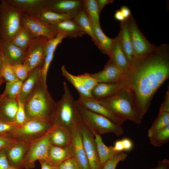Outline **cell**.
I'll return each instance as SVG.
<instances>
[{"label": "cell", "instance_id": "cell-1", "mask_svg": "<svg viewBox=\"0 0 169 169\" xmlns=\"http://www.w3.org/2000/svg\"><path fill=\"white\" fill-rule=\"evenodd\" d=\"M169 77L168 54L157 49L134 58L121 82L132 98L135 110L142 120L156 92Z\"/></svg>", "mask_w": 169, "mask_h": 169}, {"label": "cell", "instance_id": "cell-2", "mask_svg": "<svg viewBox=\"0 0 169 169\" xmlns=\"http://www.w3.org/2000/svg\"><path fill=\"white\" fill-rule=\"evenodd\" d=\"M56 105V102L48 91L47 84L43 81L41 74L33 91L24 103L26 118L52 123Z\"/></svg>", "mask_w": 169, "mask_h": 169}, {"label": "cell", "instance_id": "cell-3", "mask_svg": "<svg viewBox=\"0 0 169 169\" xmlns=\"http://www.w3.org/2000/svg\"><path fill=\"white\" fill-rule=\"evenodd\" d=\"M64 94L56 102L52 120L54 125L72 131L80 125L82 120L76 102L66 83H63Z\"/></svg>", "mask_w": 169, "mask_h": 169}, {"label": "cell", "instance_id": "cell-4", "mask_svg": "<svg viewBox=\"0 0 169 169\" xmlns=\"http://www.w3.org/2000/svg\"><path fill=\"white\" fill-rule=\"evenodd\" d=\"M97 100L115 115L138 124L141 123V120L136 112L131 95L124 87L109 97Z\"/></svg>", "mask_w": 169, "mask_h": 169}, {"label": "cell", "instance_id": "cell-5", "mask_svg": "<svg viewBox=\"0 0 169 169\" xmlns=\"http://www.w3.org/2000/svg\"><path fill=\"white\" fill-rule=\"evenodd\" d=\"M53 126L52 123L46 121L27 120L23 124L17 125L8 132L1 135L13 141L32 142L44 136Z\"/></svg>", "mask_w": 169, "mask_h": 169}, {"label": "cell", "instance_id": "cell-6", "mask_svg": "<svg viewBox=\"0 0 169 169\" xmlns=\"http://www.w3.org/2000/svg\"><path fill=\"white\" fill-rule=\"evenodd\" d=\"M81 120L86 127L95 136L111 133L117 136L123 134L121 126L118 125L107 118L90 111L76 102Z\"/></svg>", "mask_w": 169, "mask_h": 169}, {"label": "cell", "instance_id": "cell-7", "mask_svg": "<svg viewBox=\"0 0 169 169\" xmlns=\"http://www.w3.org/2000/svg\"><path fill=\"white\" fill-rule=\"evenodd\" d=\"M21 12L3 0L0 4V43L11 41L22 28Z\"/></svg>", "mask_w": 169, "mask_h": 169}, {"label": "cell", "instance_id": "cell-8", "mask_svg": "<svg viewBox=\"0 0 169 169\" xmlns=\"http://www.w3.org/2000/svg\"><path fill=\"white\" fill-rule=\"evenodd\" d=\"M21 20L22 26L27 30L32 38L42 37L52 39L58 33L50 25L37 16L22 13Z\"/></svg>", "mask_w": 169, "mask_h": 169}, {"label": "cell", "instance_id": "cell-9", "mask_svg": "<svg viewBox=\"0 0 169 169\" xmlns=\"http://www.w3.org/2000/svg\"><path fill=\"white\" fill-rule=\"evenodd\" d=\"M50 39L42 37L32 38L26 51L23 64L28 68L29 73L43 66L45 57L46 46Z\"/></svg>", "mask_w": 169, "mask_h": 169}, {"label": "cell", "instance_id": "cell-10", "mask_svg": "<svg viewBox=\"0 0 169 169\" xmlns=\"http://www.w3.org/2000/svg\"><path fill=\"white\" fill-rule=\"evenodd\" d=\"M49 131L41 138L31 143L24 158L23 168H33L36 161L47 160L50 145Z\"/></svg>", "mask_w": 169, "mask_h": 169}, {"label": "cell", "instance_id": "cell-11", "mask_svg": "<svg viewBox=\"0 0 169 169\" xmlns=\"http://www.w3.org/2000/svg\"><path fill=\"white\" fill-rule=\"evenodd\" d=\"M128 23L134 58L144 56L157 49L146 39L133 19Z\"/></svg>", "mask_w": 169, "mask_h": 169}, {"label": "cell", "instance_id": "cell-12", "mask_svg": "<svg viewBox=\"0 0 169 169\" xmlns=\"http://www.w3.org/2000/svg\"><path fill=\"white\" fill-rule=\"evenodd\" d=\"M83 143L90 169H101L95 136L82 121L80 125Z\"/></svg>", "mask_w": 169, "mask_h": 169}, {"label": "cell", "instance_id": "cell-13", "mask_svg": "<svg viewBox=\"0 0 169 169\" xmlns=\"http://www.w3.org/2000/svg\"><path fill=\"white\" fill-rule=\"evenodd\" d=\"M127 71L118 66L110 59L103 69L90 74L98 83H116L121 82Z\"/></svg>", "mask_w": 169, "mask_h": 169}, {"label": "cell", "instance_id": "cell-14", "mask_svg": "<svg viewBox=\"0 0 169 169\" xmlns=\"http://www.w3.org/2000/svg\"><path fill=\"white\" fill-rule=\"evenodd\" d=\"M32 142L14 141L5 150L10 167L15 169L23 168L24 158Z\"/></svg>", "mask_w": 169, "mask_h": 169}, {"label": "cell", "instance_id": "cell-15", "mask_svg": "<svg viewBox=\"0 0 169 169\" xmlns=\"http://www.w3.org/2000/svg\"><path fill=\"white\" fill-rule=\"evenodd\" d=\"M76 101L77 104L85 109L107 118L118 125L121 126L126 120L115 115L93 98L79 96Z\"/></svg>", "mask_w": 169, "mask_h": 169}, {"label": "cell", "instance_id": "cell-16", "mask_svg": "<svg viewBox=\"0 0 169 169\" xmlns=\"http://www.w3.org/2000/svg\"><path fill=\"white\" fill-rule=\"evenodd\" d=\"M83 8V0H48L46 9L75 16Z\"/></svg>", "mask_w": 169, "mask_h": 169}, {"label": "cell", "instance_id": "cell-17", "mask_svg": "<svg viewBox=\"0 0 169 169\" xmlns=\"http://www.w3.org/2000/svg\"><path fill=\"white\" fill-rule=\"evenodd\" d=\"M74 156V149L72 142L64 147L50 144L47 159L44 161L50 165L58 166L63 162Z\"/></svg>", "mask_w": 169, "mask_h": 169}, {"label": "cell", "instance_id": "cell-18", "mask_svg": "<svg viewBox=\"0 0 169 169\" xmlns=\"http://www.w3.org/2000/svg\"><path fill=\"white\" fill-rule=\"evenodd\" d=\"M22 13L37 16L46 9L48 0H6Z\"/></svg>", "mask_w": 169, "mask_h": 169}, {"label": "cell", "instance_id": "cell-19", "mask_svg": "<svg viewBox=\"0 0 169 169\" xmlns=\"http://www.w3.org/2000/svg\"><path fill=\"white\" fill-rule=\"evenodd\" d=\"M80 125L71 131L72 142L74 149V156L82 169H90L83 143Z\"/></svg>", "mask_w": 169, "mask_h": 169}, {"label": "cell", "instance_id": "cell-20", "mask_svg": "<svg viewBox=\"0 0 169 169\" xmlns=\"http://www.w3.org/2000/svg\"><path fill=\"white\" fill-rule=\"evenodd\" d=\"M38 67L29 74L27 78L23 82L18 100L24 104L33 91L39 77L41 75V68Z\"/></svg>", "mask_w": 169, "mask_h": 169}, {"label": "cell", "instance_id": "cell-21", "mask_svg": "<svg viewBox=\"0 0 169 169\" xmlns=\"http://www.w3.org/2000/svg\"><path fill=\"white\" fill-rule=\"evenodd\" d=\"M3 57L11 65L23 64L26 52L14 45L11 41L0 43Z\"/></svg>", "mask_w": 169, "mask_h": 169}, {"label": "cell", "instance_id": "cell-22", "mask_svg": "<svg viewBox=\"0 0 169 169\" xmlns=\"http://www.w3.org/2000/svg\"><path fill=\"white\" fill-rule=\"evenodd\" d=\"M50 25L58 33L63 34L66 38H76L86 34L73 19L64 20Z\"/></svg>", "mask_w": 169, "mask_h": 169}, {"label": "cell", "instance_id": "cell-23", "mask_svg": "<svg viewBox=\"0 0 169 169\" xmlns=\"http://www.w3.org/2000/svg\"><path fill=\"white\" fill-rule=\"evenodd\" d=\"M51 145L64 147L72 142L71 131L65 128L54 125L49 131Z\"/></svg>", "mask_w": 169, "mask_h": 169}, {"label": "cell", "instance_id": "cell-24", "mask_svg": "<svg viewBox=\"0 0 169 169\" xmlns=\"http://www.w3.org/2000/svg\"><path fill=\"white\" fill-rule=\"evenodd\" d=\"M123 87L121 82L116 83H98L91 93L94 99L98 100L109 97Z\"/></svg>", "mask_w": 169, "mask_h": 169}, {"label": "cell", "instance_id": "cell-25", "mask_svg": "<svg viewBox=\"0 0 169 169\" xmlns=\"http://www.w3.org/2000/svg\"><path fill=\"white\" fill-rule=\"evenodd\" d=\"M122 22L120 33L118 37L123 51L130 64L133 61L134 57L128 23L125 21Z\"/></svg>", "mask_w": 169, "mask_h": 169}, {"label": "cell", "instance_id": "cell-26", "mask_svg": "<svg viewBox=\"0 0 169 169\" xmlns=\"http://www.w3.org/2000/svg\"><path fill=\"white\" fill-rule=\"evenodd\" d=\"M18 104V99L0 102V121L8 123L15 122Z\"/></svg>", "mask_w": 169, "mask_h": 169}, {"label": "cell", "instance_id": "cell-27", "mask_svg": "<svg viewBox=\"0 0 169 169\" xmlns=\"http://www.w3.org/2000/svg\"><path fill=\"white\" fill-rule=\"evenodd\" d=\"M73 20L90 37L95 44L100 49V46L93 31L90 20L83 8L74 17Z\"/></svg>", "mask_w": 169, "mask_h": 169}, {"label": "cell", "instance_id": "cell-28", "mask_svg": "<svg viewBox=\"0 0 169 169\" xmlns=\"http://www.w3.org/2000/svg\"><path fill=\"white\" fill-rule=\"evenodd\" d=\"M110 59L118 66L128 70L130 64L128 61L120 45L118 37L114 39Z\"/></svg>", "mask_w": 169, "mask_h": 169}, {"label": "cell", "instance_id": "cell-29", "mask_svg": "<svg viewBox=\"0 0 169 169\" xmlns=\"http://www.w3.org/2000/svg\"><path fill=\"white\" fill-rule=\"evenodd\" d=\"M90 20L94 33L100 44V50L102 53L107 54L110 57L114 39L110 38L107 36L102 30L100 26L97 25L91 19Z\"/></svg>", "mask_w": 169, "mask_h": 169}, {"label": "cell", "instance_id": "cell-30", "mask_svg": "<svg viewBox=\"0 0 169 169\" xmlns=\"http://www.w3.org/2000/svg\"><path fill=\"white\" fill-rule=\"evenodd\" d=\"M95 140L99 157L100 165L102 168L105 163L119 152L115 151L113 146H107L104 143L100 135L95 136Z\"/></svg>", "mask_w": 169, "mask_h": 169}, {"label": "cell", "instance_id": "cell-31", "mask_svg": "<svg viewBox=\"0 0 169 169\" xmlns=\"http://www.w3.org/2000/svg\"><path fill=\"white\" fill-rule=\"evenodd\" d=\"M40 19L51 25L62 21L73 19L75 16L44 10L37 16Z\"/></svg>", "mask_w": 169, "mask_h": 169}, {"label": "cell", "instance_id": "cell-32", "mask_svg": "<svg viewBox=\"0 0 169 169\" xmlns=\"http://www.w3.org/2000/svg\"><path fill=\"white\" fill-rule=\"evenodd\" d=\"M23 82L19 79L6 82V87L3 94L0 95V102L5 100L18 99Z\"/></svg>", "mask_w": 169, "mask_h": 169}, {"label": "cell", "instance_id": "cell-33", "mask_svg": "<svg viewBox=\"0 0 169 169\" xmlns=\"http://www.w3.org/2000/svg\"><path fill=\"white\" fill-rule=\"evenodd\" d=\"M62 74L75 88L79 96L83 97L93 98L91 92L86 90L82 85L76 76L72 74L66 69L64 65L61 67Z\"/></svg>", "mask_w": 169, "mask_h": 169}, {"label": "cell", "instance_id": "cell-34", "mask_svg": "<svg viewBox=\"0 0 169 169\" xmlns=\"http://www.w3.org/2000/svg\"><path fill=\"white\" fill-rule=\"evenodd\" d=\"M83 9L89 18L100 26L99 12L97 0H84Z\"/></svg>", "mask_w": 169, "mask_h": 169}, {"label": "cell", "instance_id": "cell-35", "mask_svg": "<svg viewBox=\"0 0 169 169\" xmlns=\"http://www.w3.org/2000/svg\"><path fill=\"white\" fill-rule=\"evenodd\" d=\"M32 38L27 30L22 27L11 41L17 46L26 52Z\"/></svg>", "mask_w": 169, "mask_h": 169}, {"label": "cell", "instance_id": "cell-36", "mask_svg": "<svg viewBox=\"0 0 169 169\" xmlns=\"http://www.w3.org/2000/svg\"><path fill=\"white\" fill-rule=\"evenodd\" d=\"M169 125V112H159L158 115L149 129V138Z\"/></svg>", "mask_w": 169, "mask_h": 169}, {"label": "cell", "instance_id": "cell-37", "mask_svg": "<svg viewBox=\"0 0 169 169\" xmlns=\"http://www.w3.org/2000/svg\"><path fill=\"white\" fill-rule=\"evenodd\" d=\"M150 143L155 146H161L169 140V125L149 138Z\"/></svg>", "mask_w": 169, "mask_h": 169}, {"label": "cell", "instance_id": "cell-38", "mask_svg": "<svg viewBox=\"0 0 169 169\" xmlns=\"http://www.w3.org/2000/svg\"><path fill=\"white\" fill-rule=\"evenodd\" d=\"M0 76L3 78L6 82L14 81L18 79L12 68L11 65L9 64L4 57Z\"/></svg>", "mask_w": 169, "mask_h": 169}, {"label": "cell", "instance_id": "cell-39", "mask_svg": "<svg viewBox=\"0 0 169 169\" xmlns=\"http://www.w3.org/2000/svg\"><path fill=\"white\" fill-rule=\"evenodd\" d=\"M77 78L83 87L90 92L98 83L96 80L90 74H84L76 75Z\"/></svg>", "mask_w": 169, "mask_h": 169}, {"label": "cell", "instance_id": "cell-40", "mask_svg": "<svg viewBox=\"0 0 169 169\" xmlns=\"http://www.w3.org/2000/svg\"><path fill=\"white\" fill-rule=\"evenodd\" d=\"M127 156L123 151L120 152L106 161L101 169H115L118 164L125 160Z\"/></svg>", "mask_w": 169, "mask_h": 169}, {"label": "cell", "instance_id": "cell-41", "mask_svg": "<svg viewBox=\"0 0 169 169\" xmlns=\"http://www.w3.org/2000/svg\"><path fill=\"white\" fill-rule=\"evenodd\" d=\"M65 38L66 37L64 34L59 33L54 38L50 39L46 46L45 56L49 54L54 53L57 47L62 43V40Z\"/></svg>", "mask_w": 169, "mask_h": 169}, {"label": "cell", "instance_id": "cell-42", "mask_svg": "<svg viewBox=\"0 0 169 169\" xmlns=\"http://www.w3.org/2000/svg\"><path fill=\"white\" fill-rule=\"evenodd\" d=\"M12 68L18 79L23 82L27 77L29 70L23 64L11 65Z\"/></svg>", "mask_w": 169, "mask_h": 169}, {"label": "cell", "instance_id": "cell-43", "mask_svg": "<svg viewBox=\"0 0 169 169\" xmlns=\"http://www.w3.org/2000/svg\"><path fill=\"white\" fill-rule=\"evenodd\" d=\"M58 169H82L75 156L63 162L58 166Z\"/></svg>", "mask_w": 169, "mask_h": 169}, {"label": "cell", "instance_id": "cell-44", "mask_svg": "<svg viewBox=\"0 0 169 169\" xmlns=\"http://www.w3.org/2000/svg\"><path fill=\"white\" fill-rule=\"evenodd\" d=\"M54 54H49L45 56L44 63L41 68L42 78L43 81L46 84H47V77L48 69L53 59Z\"/></svg>", "mask_w": 169, "mask_h": 169}, {"label": "cell", "instance_id": "cell-45", "mask_svg": "<svg viewBox=\"0 0 169 169\" xmlns=\"http://www.w3.org/2000/svg\"><path fill=\"white\" fill-rule=\"evenodd\" d=\"M18 102V109L16 113L15 123L17 125L23 124L27 120L25 113L24 104Z\"/></svg>", "mask_w": 169, "mask_h": 169}, {"label": "cell", "instance_id": "cell-46", "mask_svg": "<svg viewBox=\"0 0 169 169\" xmlns=\"http://www.w3.org/2000/svg\"><path fill=\"white\" fill-rule=\"evenodd\" d=\"M17 125L15 122L8 123L0 121V135L7 133L13 129Z\"/></svg>", "mask_w": 169, "mask_h": 169}, {"label": "cell", "instance_id": "cell-47", "mask_svg": "<svg viewBox=\"0 0 169 169\" xmlns=\"http://www.w3.org/2000/svg\"><path fill=\"white\" fill-rule=\"evenodd\" d=\"M10 166L4 150L0 151V169H7Z\"/></svg>", "mask_w": 169, "mask_h": 169}, {"label": "cell", "instance_id": "cell-48", "mask_svg": "<svg viewBox=\"0 0 169 169\" xmlns=\"http://www.w3.org/2000/svg\"><path fill=\"white\" fill-rule=\"evenodd\" d=\"M13 142L9 139L0 135V151L4 150Z\"/></svg>", "mask_w": 169, "mask_h": 169}, {"label": "cell", "instance_id": "cell-49", "mask_svg": "<svg viewBox=\"0 0 169 169\" xmlns=\"http://www.w3.org/2000/svg\"><path fill=\"white\" fill-rule=\"evenodd\" d=\"M169 112V91H166L165 99L160 108L159 112Z\"/></svg>", "mask_w": 169, "mask_h": 169}, {"label": "cell", "instance_id": "cell-50", "mask_svg": "<svg viewBox=\"0 0 169 169\" xmlns=\"http://www.w3.org/2000/svg\"><path fill=\"white\" fill-rule=\"evenodd\" d=\"M123 147V150L125 151H130L133 147L132 141L127 138H125L121 140Z\"/></svg>", "mask_w": 169, "mask_h": 169}, {"label": "cell", "instance_id": "cell-51", "mask_svg": "<svg viewBox=\"0 0 169 169\" xmlns=\"http://www.w3.org/2000/svg\"><path fill=\"white\" fill-rule=\"evenodd\" d=\"M169 161L165 158L163 160L160 161L157 165L155 167L151 169H169Z\"/></svg>", "mask_w": 169, "mask_h": 169}, {"label": "cell", "instance_id": "cell-52", "mask_svg": "<svg viewBox=\"0 0 169 169\" xmlns=\"http://www.w3.org/2000/svg\"><path fill=\"white\" fill-rule=\"evenodd\" d=\"M100 13L106 4L112 3L113 1L111 0H97Z\"/></svg>", "mask_w": 169, "mask_h": 169}, {"label": "cell", "instance_id": "cell-53", "mask_svg": "<svg viewBox=\"0 0 169 169\" xmlns=\"http://www.w3.org/2000/svg\"><path fill=\"white\" fill-rule=\"evenodd\" d=\"M120 10L125 19H127L130 17L131 14L130 10L126 6H122Z\"/></svg>", "mask_w": 169, "mask_h": 169}, {"label": "cell", "instance_id": "cell-54", "mask_svg": "<svg viewBox=\"0 0 169 169\" xmlns=\"http://www.w3.org/2000/svg\"><path fill=\"white\" fill-rule=\"evenodd\" d=\"M41 164V169H58V166L50 165L44 160L39 161Z\"/></svg>", "mask_w": 169, "mask_h": 169}, {"label": "cell", "instance_id": "cell-55", "mask_svg": "<svg viewBox=\"0 0 169 169\" xmlns=\"http://www.w3.org/2000/svg\"><path fill=\"white\" fill-rule=\"evenodd\" d=\"M114 150L117 152L122 151L123 150V146L121 140L116 141L113 146Z\"/></svg>", "mask_w": 169, "mask_h": 169}, {"label": "cell", "instance_id": "cell-56", "mask_svg": "<svg viewBox=\"0 0 169 169\" xmlns=\"http://www.w3.org/2000/svg\"><path fill=\"white\" fill-rule=\"evenodd\" d=\"M114 18L115 19L122 22L125 20V19L120 10H118L115 12L114 14Z\"/></svg>", "mask_w": 169, "mask_h": 169}, {"label": "cell", "instance_id": "cell-57", "mask_svg": "<svg viewBox=\"0 0 169 169\" xmlns=\"http://www.w3.org/2000/svg\"><path fill=\"white\" fill-rule=\"evenodd\" d=\"M3 59V55L0 44V73L2 67Z\"/></svg>", "mask_w": 169, "mask_h": 169}, {"label": "cell", "instance_id": "cell-58", "mask_svg": "<svg viewBox=\"0 0 169 169\" xmlns=\"http://www.w3.org/2000/svg\"><path fill=\"white\" fill-rule=\"evenodd\" d=\"M5 81L4 79L2 77L0 76V86Z\"/></svg>", "mask_w": 169, "mask_h": 169}, {"label": "cell", "instance_id": "cell-59", "mask_svg": "<svg viewBox=\"0 0 169 169\" xmlns=\"http://www.w3.org/2000/svg\"><path fill=\"white\" fill-rule=\"evenodd\" d=\"M7 169H15L13 167H9V168H8Z\"/></svg>", "mask_w": 169, "mask_h": 169}]
</instances>
